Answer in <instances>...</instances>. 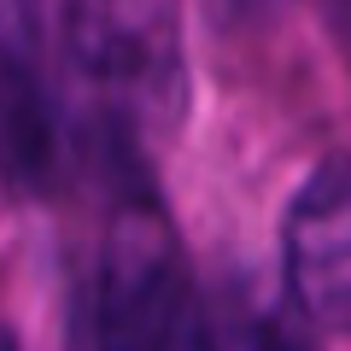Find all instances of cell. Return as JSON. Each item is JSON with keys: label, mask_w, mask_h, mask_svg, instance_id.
I'll return each mask as SVG.
<instances>
[{"label": "cell", "mask_w": 351, "mask_h": 351, "mask_svg": "<svg viewBox=\"0 0 351 351\" xmlns=\"http://www.w3.org/2000/svg\"><path fill=\"white\" fill-rule=\"evenodd\" d=\"M59 53L94 112L117 123H170L188 59L170 0H64Z\"/></svg>", "instance_id": "obj_1"}, {"label": "cell", "mask_w": 351, "mask_h": 351, "mask_svg": "<svg viewBox=\"0 0 351 351\" xmlns=\"http://www.w3.org/2000/svg\"><path fill=\"white\" fill-rule=\"evenodd\" d=\"M82 351H205V311L158 223H123L94 263Z\"/></svg>", "instance_id": "obj_2"}, {"label": "cell", "mask_w": 351, "mask_h": 351, "mask_svg": "<svg viewBox=\"0 0 351 351\" xmlns=\"http://www.w3.org/2000/svg\"><path fill=\"white\" fill-rule=\"evenodd\" d=\"M287 287L328 334H351V158L311 170L287 211Z\"/></svg>", "instance_id": "obj_3"}, {"label": "cell", "mask_w": 351, "mask_h": 351, "mask_svg": "<svg viewBox=\"0 0 351 351\" xmlns=\"http://www.w3.org/2000/svg\"><path fill=\"white\" fill-rule=\"evenodd\" d=\"M205 351H311L287 322H276L258 304H211L205 311Z\"/></svg>", "instance_id": "obj_4"}, {"label": "cell", "mask_w": 351, "mask_h": 351, "mask_svg": "<svg viewBox=\"0 0 351 351\" xmlns=\"http://www.w3.org/2000/svg\"><path fill=\"white\" fill-rule=\"evenodd\" d=\"M0 351H18V346H12V339H6V328H0Z\"/></svg>", "instance_id": "obj_5"}]
</instances>
